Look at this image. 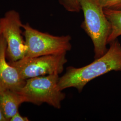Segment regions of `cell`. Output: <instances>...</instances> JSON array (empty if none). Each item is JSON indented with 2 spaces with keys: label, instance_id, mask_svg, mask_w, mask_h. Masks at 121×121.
Returning a JSON list of instances; mask_svg holds the SVG:
<instances>
[{
  "label": "cell",
  "instance_id": "obj_1",
  "mask_svg": "<svg viewBox=\"0 0 121 121\" xmlns=\"http://www.w3.org/2000/svg\"><path fill=\"white\" fill-rule=\"evenodd\" d=\"M109 44V48L106 53L90 64L80 68L67 67L65 74L59 79L60 90L74 87L81 92L93 79L111 71H121V44L117 39Z\"/></svg>",
  "mask_w": 121,
  "mask_h": 121
},
{
  "label": "cell",
  "instance_id": "obj_2",
  "mask_svg": "<svg viewBox=\"0 0 121 121\" xmlns=\"http://www.w3.org/2000/svg\"><path fill=\"white\" fill-rule=\"evenodd\" d=\"M84 14L81 27L90 37L94 45V58L107 51V40L111 31L110 22L98 0H78Z\"/></svg>",
  "mask_w": 121,
  "mask_h": 121
},
{
  "label": "cell",
  "instance_id": "obj_3",
  "mask_svg": "<svg viewBox=\"0 0 121 121\" xmlns=\"http://www.w3.org/2000/svg\"><path fill=\"white\" fill-rule=\"evenodd\" d=\"M59 74H53L27 79L18 92L22 95L24 102L38 106L46 103L60 109L65 94L59 88Z\"/></svg>",
  "mask_w": 121,
  "mask_h": 121
},
{
  "label": "cell",
  "instance_id": "obj_4",
  "mask_svg": "<svg viewBox=\"0 0 121 121\" xmlns=\"http://www.w3.org/2000/svg\"><path fill=\"white\" fill-rule=\"evenodd\" d=\"M22 29L26 47L25 57L66 53L71 49V37L69 35L54 36L35 29L28 23L22 25Z\"/></svg>",
  "mask_w": 121,
  "mask_h": 121
},
{
  "label": "cell",
  "instance_id": "obj_5",
  "mask_svg": "<svg viewBox=\"0 0 121 121\" xmlns=\"http://www.w3.org/2000/svg\"><path fill=\"white\" fill-rule=\"evenodd\" d=\"M66 53L35 57H24L15 61H9L16 68L23 79L53 74H59L67 62Z\"/></svg>",
  "mask_w": 121,
  "mask_h": 121
},
{
  "label": "cell",
  "instance_id": "obj_6",
  "mask_svg": "<svg viewBox=\"0 0 121 121\" xmlns=\"http://www.w3.org/2000/svg\"><path fill=\"white\" fill-rule=\"evenodd\" d=\"M22 25L19 13L14 10L7 11L0 18L1 35L7 43L6 55L10 61H15L25 56L26 47L22 35Z\"/></svg>",
  "mask_w": 121,
  "mask_h": 121
},
{
  "label": "cell",
  "instance_id": "obj_7",
  "mask_svg": "<svg viewBox=\"0 0 121 121\" xmlns=\"http://www.w3.org/2000/svg\"><path fill=\"white\" fill-rule=\"evenodd\" d=\"M7 43L2 35L0 36V91L10 90L18 91L25 83L26 80L20 76L16 68L7 62Z\"/></svg>",
  "mask_w": 121,
  "mask_h": 121
},
{
  "label": "cell",
  "instance_id": "obj_8",
  "mask_svg": "<svg viewBox=\"0 0 121 121\" xmlns=\"http://www.w3.org/2000/svg\"><path fill=\"white\" fill-rule=\"evenodd\" d=\"M24 102L22 95L18 91L10 90L0 91V108L6 121H9Z\"/></svg>",
  "mask_w": 121,
  "mask_h": 121
},
{
  "label": "cell",
  "instance_id": "obj_9",
  "mask_svg": "<svg viewBox=\"0 0 121 121\" xmlns=\"http://www.w3.org/2000/svg\"><path fill=\"white\" fill-rule=\"evenodd\" d=\"M103 9L104 14L111 27V33L107 40L108 44L121 35V10Z\"/></svg>",
  "mask_w": 121,
  "mask_h": 121
},
{
  "label": "cell",
  "instance_id": "obj_10",
  "mask_svg": "<svg viewBox=\"0 0 121 121\" xmlns=\"http://www.w3.org/2000/svg\"><path fill=\"white\" fill-rule=\"evenodd\" d=\"M60 3L69 12H79L81 7L78 0H58Z\"/></svg>",
  "mask_w": 121,
  "mask_h": 121
},
{
  "label": "cell",
  "instance_id": "obj_11",
  "mask_svg": "<svg viewBox=\"0 0 121 121\" xmlns=\"http://www.w3.org/2000/svg\"><path fill=\"white\" fill-rule=\"evenodd\" d=\"M103 8L121 10V0H98Z\"/></svg>",
  "mask_w": 121,
  "mask_h": 121
},
{
  "label": "cell",
  "instance_id": "obj_12",
  "mask_svg": "<svg viewBox=\"0 0 121 121\" xmlns=\"http://www.w3.org/2000/svg\"><path fill=\"white\" fill-rule=\"evenodd\" d=\"M29 119L26 117H23L20 115L19 111L15 113L11 118L9 121H29Z\"/></svg>",
  "mask_w": 121,
  "mask_h": 121
},
{
  "label": "cell",
  "instance_id": "obj_13",
  "mask_svg": "<svg viewBox=\"0 0 121 121\" xmlns=\"http://www.w3.org/2000/svg\"><path fill=\"white\" fill-rule=\"evenodd\" d=\"M0 121H6L1 112L0 108Z\"/></svg>",
  "mask_w": 121,
  "mask_h": 121
},
{
  "label": "cell",
  "instance_id": "obj_14",
  "mask_svg": "<svg viewBox=\"0 0 121 121\" xmlns=\"http://www.w3.org/2000/svg\"><path fill=\"white\" fill-rule=\"evenodd\" d=\"M1 35V29H0V36Z\"/></svg>",
  "mask_w": 121,
  "mask_h": 121
}]
</instances>
